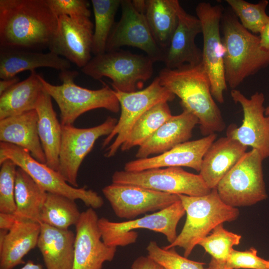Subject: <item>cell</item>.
I'll return each instance as SVG.
<instances>
[{"instance_id": "6da1fadb", "label": "cell", "mask_w": 269, "mask_h": 269, "mask_svg": "<svg viewBox=\"0 0 269 269\" xmlns=\"http://www.w3.org/2000/svg\"><path fill=\"white\" fill-rule=\"evenodd\" d=\"M58 23L47 0H0V47L48 48Z\"/></svg>"}, {"instance_id": "7a4b0ae2", "label": "cell", "mask_w": 269, "mask_h": 269, "mask_svg": "<svg viewBox=\"0 0 269 269\" xmlns=\"http://www.w3.org/2000/svg\"><path fill=\"white\" fill-rule=\"evenodd\" d=\"M161 84L180 99L183 108L198 120L204 136L222 132L226 125L211 92L209 77L202 63L184 64L175 69L164 68L158 76Z\"/></svg>"}, {"instance_id": "3957f363", "label": "cell", "mask_w": 269, "mask_h": 269, "mask_svg": "<svg viewBox=\"0 0 269 269\" xmlns=\"http://www.w3.org/2000/svg\"><path fill=\"white\" fill-rule=\"evenodd\" d=\"M221 30L226 81L236 89L246 78L269 66V51L261 47L260 37L245 28L233 12L223 13Z\"/></svg>"}, {"instance_id": "277c9868", "label": "cell", "mask_w": 269, "mask_h": 269, "mask_svg": "<svg viewBox=\"0 0 269 269\" xmlns=\"http://www.w3.org/2000/svg\"><path fill=\"white\" fill-rule=\"evenodd\" d=\"M178 195L186 214V221L175 241L163 248H182L186 258L217 226L233 221L239 216L237 208L230 206L222 201L216 188L201 196Z\"/></svg>"}, {"instance_id": "5b68a950", "label": "cell", "mask_w": 269, "mask_h": 269, "mask_svg": "<svg viewBox=\"0 0 269 269\" xmlns=\"http://www.w3.org/2000/svg\"><path fill=\"white\" fill-rule=\"evenodd\" d=\"M78 75L76 71H61L59 85H53L40 75L44 90L57 104L60 112L61 125H73L76 119L84 113L97 109H105L117 113L120 110L119 100L115 91L108 86L97 90H90L75 83Z\"/></svg>"}, {"instance_id": "8992f818", "label": "cell", "mask_w": 269, "mask_h": 269, "mask_svg": "<svg viewBox=\"0 0 269 269\" xmlns=\"http://www.w3.org/2000/svg\"><path fill=\"white\" fill-rule=\"evenodd\" d=\"M153 63L146 55L117 49L95 55L81 70L94 79L110 78L115 91L132 92L151 77Z\"/></svg>"}, {"instance_id": "52a82bcc", "label": "cell", "mask_w": 269, "mask_h": 269, "mask_svg": "<svg viewBox=\"0 0 269 269\" xmlns=\"http://www.w3.org/2000/svg\"><path fill=\"white\" fill-rule=\"evenodd\" d=\"M263 161L259 152L252 149L225 175L216 188L224 203L237 208L252 206L268 198Z\"/></svg>"}, {"instance_id": "ba28073f", "label": "cell", "mask_w": 269, "mask_h": 269, "mask_svg": "<svg viewBox=\"0 0 269 269\" xmlns=\"http://www.w3.org/2000/svg\"><path fill=\"white\" fill-rule=\"evenodd\" d=\"M9 159L25 171L45 192L63 195L72 200H80L86 206L97 209L104 204L103 199L86 186L74 187L57 171L46 163L33 158L29 152L15 145L0 142V163Z\"/></svg>"}, {"instance_id": "9c48e42d", "label": "cell", "mask_w": 269, "mask_h": 269, "mask_svg": "<svg viewBox=\"0 0 269 269\" xmlns=\"http://www.w3.org/2000/svg\"><path fill=\"white\" fill-rule=\"evenodd\" d=\"M185 211L180 201L152 214L121 222H115L102 217L98 226L103 241L108 246L125 247L134 243L138 237L137 229H148L164 235L169 244L177 237L176 228Z\"/></svg>"}, {"instance_id": "30bf717a", "label": "cell", "mask_w": 269, "mask_h": 269, "mask_svg": "<svg viewBox=\"0 0 269 269\" xmlns=\"http://www.w3.org/2000/svg\"><path fill=\"white\" fill-rule=\"evenodd\" d=\"M115 92L120 103L121 115L113 131L102 144V148L107 146L105 154L107 158L116 154L143 114L156 104L171 102L175 97L161 84L158 77L143 89L132 92Z\"/></svg>"}, {"instance_id": "8fae6325", "label": "cell", "mask_w": 269, "mask_h": 269, "mask_svg": "<svg viewBox=\"0 0 269 269\" xmlns=\"http://www.w3.org/2000/svg\"><path fill=\"white\" fill-rule=\"evenodd\" d=\"M195 11L202 27V63L209 77L213 97L222 104L224 102V92L227 88L221 33V22L224 9L221 5L200 2L197 5Z\"/></svg>"}, {"instance_id": "7c38bea8", "label": "cell", "mask_w": 269, "mask_h": 269, "mask_svg": "<svg viewBox=\"0 0 269 269\" xmlns=\"http://www.w3.org/2000/svg\"><path fill=\"white\" fill-rule=\"evenodd\" d=\"M112 183L140 186L156 191L190 196L209 194V188L201 175L179 167L155 168L138 172L115 171Z\"/></svg>"}, {"instance_id": "4fadbf2b", "label": "cell", "mask_w": 269, "mask_h": 269, "mask_svg": "<svg viewBox=\"0 0 269 269\" xmlns=\"http://www.w3.org/2000/svg\"><path fill=\"white\" fill-rule=\"evenodd\" d=\"M117 119L109 117L102 124L89 128L62 125V137L57 172L71 186L78 187V173L85 157L96 141L113 131Z\"/></svg>"}, {"instance_id": "5bb4252c", "label": "cell", "mask_w": 269, "mask_h": 269, "mask_svg": "<svg viewBox=\"0 0 269 269\" xmlns=\"http://www.w3.org/2000/svg\"><path fill=\"white\" fill-rule=\"evenodd\" d=\"M231 96L243 112L242 125H230L226 136L257 150L264 159L269 157V116L265 114V96L257 92L247 98L239 90L232 89Z\"/></svg>"}, {"instance_id": "9a60e30c", "label": "cell", "mask_w": 269, "mask_h": 269, "mask_svg": "<svg viewBox=\"0 0 269 269\" xmlns=\"http://www.w3.org/2000/svg\"><path fill=\"white\" fill-rule=\"evenodd\" d=\"M120 7L121 18L110 33L106 51L132 46L143 51L154 62H163L164 51L155 41L144 14L136 10L130 0H121Z\"/></svg>"}, {"instance_id": "2e32d148", "label": "cell", "mask_w": 269, "mask_h": 269, "mask_svg": "<svg viewBox=\"0 0 269 269\" xmlns=\"http://www.w3.org/2000/svg\"><path fill=\"white\" fill-rule=\"evenodd\" d=\"M102 192L116 215L129 220L162 210L180 200L176 194L132 185L112 183L104 187Z\"/></svg>"}, {"instance_id": "e0dca14e", "label": "cell", "mask_w": 269, "mask_h": 269, "mask_svg": "<svg viewBox=\"0 0 269 269\" xmlns=\"http://www.w3.org/2000/svg\"><path fill=\"white\" fill-rule=\"evenodd\" d=\"M93 33L90 17L60 16L56 32L48 49L81 69L92 58Z\"/></svg>"}, {"instance_id": "ac0fdd59", "label": "cell", "mask_w": 269, "mask_h": 269, "mask_svg": "<svg viewBox=\"0 0 269 269\" xmlns=\"http://www.w3.org/2000/svg\"><path fill=\"white\" fill-rule=\"evenodd\" d=\"M98 217L92 208L81 213L75 225L74 256L72 269H102L106 262L115 257L117 247L102 240Z\"/></svg>"}, {"instance_id": "d6986e66", "label": "cell", "mask_w": 269, "mask_h": 269, "mask_svg": "<svg viewBox=\"0 0 269 269\" xmlns=\"http://www.w3.org/2000/svg\"><path fill=\"white\" fill-rule=\"evenodd\" d=\"M217 137L216 133L197 140L187 141L152 157L136 159L127 162L124 170L138 172L151 169L187 167L200 170L203 156Z\"/></svg>"}, {"instance_id": "ffe728a7", "label": "cell", "mask_w": 269, "mask_h": 269, "mask_svg": "<svg viewBox=\"0 0 269 269\" xmlns=\"http://www.w3.org/2000/svg\"><path fill=\"white\" fill-rule=\"evenodd\" d=\"M178 16V24L165 51L163 61L168 69L177 68L184 64L196 65L202 61V50L195 43L197 35L202 33L200 20L187 13L180 4Z\"/></svg>"}, {"instance_id": "44dd1931", "label": "cell", "mask_w": 269, "mask_h": 269, "mask_svg": "<svg viewBox=\"0 0 269 269\" xmlns=\"http://www.w3.org/2000/svg\"><path fill=\"white\" fill-rule=\"evenodd\" d=\"M183 110L181 114L172 115L139 146L135 154L137 159L161 154L188 141L192 136L193 129L199 124V121L190 112Z\"/></svg>"}, {"instance_id": "7402d4cb", "label": "cell", "mask_w": 269, "mask_h": 269, "mask_svg": "<svg viewBox=\"0 0 269 269\" xmlns=\"http://www.w3.org/2000/svg\"><path fill=\"white\" fill-rule=\"evenodd\" d=\"M248 147L227 136L215 140L205 152L199 174L211 189L241 159Z\"/></svg>"}, {"instance_id": "603a6c76", "label": "cell", "mask_w": 269, "mask_h": 269, "mask_svg": "<svg viewBox=\"0 0 269 269\" xmlns=\"http://www.w3.org/2000/svg\"><path fill=\"white\" fill-rule=\"evenodd\" d=\"M35 110L0 120V141L27 150L38 161L46 163L38 133Z\"/></svg>"}, {"instance_id": "cb8c5ba5", "label": "cell", "mask_w": 269, "mask_h": 269, "mask_svg": "<svg viewBox=\"0 0 269 269\" xmlns=\"http://www.w3.org/2000/svg\"><path fill=\"white\" fill-rule=\"evenodd\" d=\"M40 67L51 68L60 71L69 69L71 62L51 52L41 53L24 49L0 47V78L16 76L24 71Z\"/></svg>"}, {"instance_id": "d4e9b609", "label": "cell", "mask_w": 269, "mask_h": 269, "mask_svg": "<svg viewBox=\"0 0 269 269\" xmlns=\"http://www.w3.org/2000/svg\"><path fill=\"white\" fill-rule=\"evenodd\" d=\"M75 234L41 223L37 247L47 269H72Z\"/></svg>"}, {"instance_id": "484cf974", "label": "cell", "mask_w": 269, "mask_h": 269, "mask_svg": "<svg viewBox=\"0 0 269 269\" xmlns=\"http://www.w3.org/2000/svg\"><path fill=\"white\" fill-rule=\"evenodd\" d=\"M40 229V223L17 219L0 246V269L24 264L23 257L37 246Z\"/></svg>"}, {"instance_id": "4316f807", "label": "cell", "mask_w": 269, "mask_h": 269, "mask_svg": "<svg viewBox=\"0 0 269 269\" xmlns=\"http://www.w3.org/2000/svg\"><path fill=\"white\" fill-rule=\"evenodd\" d=\"M52 98L44 90L37 102L38 133L43 149L46 164L57 171L62 137V125L57 119Z\"/></svg>"}, {"instance_id": "83f0119b", "label": "cell", "mask_w": 269, "mask_h": 269, "mask_svg": "<svg viewBox=\"0 0 269 269\" xmlns=\"http://www.w3.org/2000/svg\"><path fill=\"white\" fill-rule=\"evenodd\" d=\"M40 75L35 70L0 96V120L35 110L44 88Z\"/></svg>"}, {"instance_id": "f1b7e54d", "label": "cell", "mask_w": 269, "mask_h": 269, "mask_svg": "<svg viewBox=\"0 0 269 269\" xmlns=\"http://www.w3.org/2000/svg\"><path fill=\"white\" fill-rule=\"evenodd\" d=\"M144 15L153 37L165 52L178 21L177 0H146Z\"/></svg>"}, {"instance_id": "f546056e", "label": "cell", "mask_w": 269, "mask_h": 269, "mask_svg": "<svg viewBox=\"0 0 269 269\" xmlns=\"http://www.w3.org/2000/svg\"><path fill=\"white\" fill-rule=\"evenodd\" d=\"M47 192L22 169L15 173V202L17 219L40 223V213Z\"/></svg>"}, {"instance_id": "4dcf8cb0", "label": "cell", "mask_w": 269, "mask_h": 269, "mask_svg": "<svg viewBox=\"0 0 269 269\" xmlns=\"http://www.w3.org/2000/svg\"><path fill=\"white\" fill-rule=\"evenodd\" d=\"M75 200L47 192L40 213V223L60 229L76 225L81 215Z\"/></svg>"}, {"instance_id": "1f68e13d", "label": "cell", "mask_w": 269, "mask_h": 269, "mask_svg": "<svg viewBox=\"0 0 269 269\" xmlns=\"http://www.w3.org/2000/svg\"><path fill=\"white\" fill-rule=\"evenodd\" d=\"M172 116L168 102L154 106L136 122L120 149L124 151L139 146Z\"/></svg>"}, {"instance_id": "d6a6232c", "label": "cell", "mask_w": 269, "mask_h": 269, "mask_svg": "<svg viewBox=\"0 0 269 269\" xmlns=\"http://www.w3.org/2000/svg\"><path fill=\"white\" fill-rule=\"evenodd\" d=\"M121 0H92L95 26L92 52L95 55L106 52L107 43L116 22L115 18Z\"/></svg>"}, {"instance_id": "836d02e7", "label": "cell", "mask_w": 269, "mask_h": 269, "mask_svg": "<svg viewBox=\"0 0 269 269\" xmlns=\"http://www.w3.org/2000/svg\"><path fill=\"white\" fill-rule=\"evenodd\" d=\"M242 26L253 34H260L269 20L268 0L252 3L244 0H226Z\"/></svg>"}, {"instance_id": "e575fe53", "label": "cell", "mask_w": 269, "mask_h": 269, "mask_svg": "<svg viewBox=\"0 0 269 269\" xmlns=\"http://www.w3.org/2000/svg\"><path fill=\"white\" fill-rule=\"evenodd\" d=\"M223 224H219L214 228L198 245L203 248L212 258L224 264L233 249V246L240 244L242 236L226 230Z\"/></svg>"}, {"instance_id": "d590c367", "label": "cell", "mask_w": 269, "mask_h": 269, "mask_svg": "<svg viewBox=\"0 0 269 269\" xmlns=\"http://www.w3.org/2000/svg\"><path fill=\"white\" fill-rule=\"evenodd\" d=\"M147 257L166 269H205L204 263L193 261L179 255L174 248L165 249L155 241H150L146 247Z\"/></svg>"}, {"instance_id": "8d00e7d4", "label": "cell", "mask_w": 269, "mask_h": 269, "mask_svg": "<svg viewBox=\"0 0 269 269\" xmlns=\"http://www.w3.org/2000/svg\"><path fill=\"white\" fill-rule=\"evenodd\" d=\"M0 213L14 214L15 180L17 165L6 159L0 163Z\"/></svg>"}, {"instance_id": "74e56055", "label": "cell", "mask_w": 269, "mask_h": 269, "mask_svg": "<svg viewBox=\"0 0 269 269\" xmlns=\"http://www.w3.org/2000/svg\"><path fill=\"white\" fill-rule=\"evenodd\" d=\"M222 264L227 269H269V260L258 256V251L254 247L244 251L233 249L226 262Z\"/></svg>"}, {"instance_id": "f35d334b", "label": "cell", "mask_w": 269, "mask_h": 269, "mask_svg": "<svg viewBox=\"0 0 269 269\" xmlns=\"http://www.w3.org/2000/svg\"><path fill=\"white\" fill-rule=\"evenodd\" d=\"M54 14L58 17L66 15L70 17L91 16L89 2L85 0H47Z\"/></svg>"}, {"instance_id": "ab89813d", "label": "cell", "mask_w": 269, "mask_h": 269, "mask_svg": "<svg viewBox=\"0 0 269 269\" xmlns=\"http://www.w3.org/2000/svg\"><path fill=\"white\" fill-rule=\"evenodd\" d=\"M159 265L147 257L137 258L132 265V269H158Z\"/></svg>"}, {"instance_id": "60d3db41", "label": "cell", "mask_w": 269, "mask_h": 269, "mask_svg": "<svg viewBox=\"0 0 269 269\" xmlns=\"http://www.w3.org/2000/svg\"><path fill=\"white\" fill-rule=\"evenodd\" d=\"M14 214L0 213V229L9 231L16 221Z\"/></svg>"}, {"instance_id": "b9f144b4", "label": "cell", "mask_w": 269, "mask_h": 269, "mask_svg": "<svg viewBox=\"0 0 269 269\" xmlns=\"http://www.w3.org/2000/svg\"><path fill=\"white\" fill-rule=\"evenodd\" d=\"M259 37L261 47L269 51V20L260 33Z\"/></svg>"}, {"instance_id": "7bdbcfd3", "label": "cell", "mask_w": 269, "mask_h": 269, "mask_svg": "<svg viewBox=\"0 0 269 269\" xmlns=\"http://www.w3.org/2000/svg\"><path fill=\"white\" fill-rule=\"evenodd\" d=\"M19 82V79L17 76L1 79L0 81V96L7 90Z\"/></svg>"}, {"instance_id": "ee69618b", "label": "cell", "mask_w": 269, "mask_h": 269, "mask_svg": "<svg viewBox=\"0 0 269 269\" xmlns=\"http://www.w3.org/2000/svg\"><path fill=\"white\" fill-rule=\"evenodd\" d=\"M132 3L135 9L141 13H145L146 2L145 0H133Z\"/></svg>"}, {"instance_id": "f6af8a7d", "label": "cell", "mask_w": 269, "mask_h": 269, "mask_svg": "<svg viewBox=\"0 0 269 269\" xmlns=\"http://www.w3.org/2000/svg\"><path fill=\"white\" fill-rule=\"evenodd\" d=\"M205 269H227L224 267L222 263L219 262L213 258L211 260L209 264L208 267Z\"/></svg>"}, {"instance_id": "bcb514c9", "label": "cell", "mask_w": 269, "mask_h": 269, "mask_svg": "<svg viewBox=\"0 0 269 269\" xmlns=\"http://www.w3.org/2000/svg\"><path fill=\"white\" fill-rule=\"evenodd\" d=\"M20 269H43L39 264H34L31 261H28L25 265Z\"/></svg>"}, {"instance_id": "7dc6e473", "label": "cell", "mask_w": 269, "mask_h": 269, "mask_svg": "<svg viewBox=\"0 0 269 269\" xmlns=\"http://www.w3.org/2000/svg\"><path fill=\"white\" fill-rule=\"evenodd\" d=\"M265 114L266 116H269V105L265 108Z\"/></svg>"}, {"instance_id": "c3c4849f", "label": "cell", "mask_w": 269, "mask_h": 269, "mask_svg": "<svg viewBox=\"0 0 269 269\" xmlns=\"http://www.w3.org/2000/svg\"><path fill=\"white\" fill-rule=\"evenodd\" d=\"M158 269H166L159 265Z\"/></svg>"}]
</instances>
